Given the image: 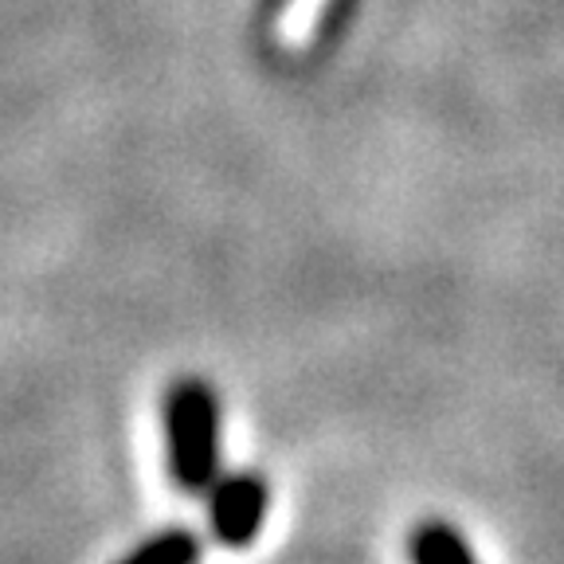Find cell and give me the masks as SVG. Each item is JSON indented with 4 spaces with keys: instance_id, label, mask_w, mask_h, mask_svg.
<instances>
[{
    "instance_id": "1",
    "label": "cell",
    "mask_w": 564,
    "mask_h": 564,
    "mask_svg": "<svg viewBox=\"0 0 564 564\" xmlns=\"http://www.w3.org/2000/svg\"><path fill=\"white\" fill-rule=\"evenodd\" d=\"M169 475L185 494H208L220 478V400L208 380L185 377L165 392Z\"/></svg>"
},
{
    "instance_id": "2",
    "label": "cell",
    "mask_w": 564,
    "mask_h": 564,
    "mask_svg": "<svg viewBox=\"0 0 564 564\" xmlns=\"http://www.w3.org/2000/svg\"><path fill=\"white\" fill-rule=\"evenodd\" d=\"M271 510V486L259 470L220 475L208 490V529L224 549L256 545Z\"/></svg>"
},
{
    "instance_id": "4",
    "label": "cell",
    "mask_w": 564,
    "mask_h": 564,
    "mask_svg": "<svg viewBox=\"0 0 564 564\" xmlns=\"http://www.w3.org/2000/svg\"><path fill=\"white\" fill-rule=\"evenodd\" d=\"M200 533H193L185 525H169L161 533H153V538H145L138 549H130L118 564H200Z\"/></svg>"
},
{
    "instance_id": "3",
    "label": "cell",
    "mask_w": 564,
    "mask_h": 564,
    "mask_svg": "<svg viewBox=\"0 0 564 564\" xmlns=\"http://www.w3.org/2000/svg\"><path fill=\"white\" fill-rule=\"evenodd\" d=\"M412 564H478L475 549L451 521H423L408 541Z\"/></svg>"
}]
</instances>
